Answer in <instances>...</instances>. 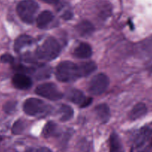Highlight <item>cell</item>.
Returning a JSON list of instances; mask_svg holds the SVG:
<instances>
[{
  "mask_svg": "<svg viewBox=\"0 0 152 152\" xmlns=\"http://www.w3.org/2000/svg\"><path fill=\"white\" fill-rule=\"evenodd\" d=\"M79 65L80 68H81L82 77H86V76L90 75L92 73L94 72L96 70V69H97V66L93 61L82 63V64H80Z\"/></svg>",
  "mask_w": 152,
  "mask_h": 152,
  "instance_id": "19",
  "label": "cell"
},
{
  "mask_svg": "<svg viewBox=\"0 0 152 152\" xmlns=\"http://www.w3.org/2000/svg\"><path fill=\"white\" fill-rule=\"evenodd\" d=\"M55 76L61 82H72L82 78L79 64L66 61L60 63L55 70Z\"/></svg>",
  "mask_w": 152,
  "mask_h": 152,
  "instance_id": "1",
  "label": "cell"
},
{
  "mask_svg": "<svg viewBox=\"0 0 152 152\" xmlns=\"http://www.w3.org/2000/svg\"><path fill=\"white\" fill-rule=\"evenodd\" d=\"M57 130H58V126L56 124L53 122H49L43 130V136L46 138L52 137L55 134H56Z\"/></svg>",
  "mask_w": 152,
  "mask_h": 152,
  "instance_id": "20",
  "label": "cell"
},
{
  "mask_svg": "<svg viewBox=\"0 0 152 152\" xmlns=\"http://www.w3.org/2000/svg\"><path fill=\"white\" fill-rule=\"evenodd\" d=\"M150 145L152 147V137H151V142H150Z\"/></svg>",
  "mask_w": 152,
  "mask_h": 152,
  "instance_id": "27",
  "label": "cell"
},
{
  "mask_svg": "<svg viewBox=\"0 0 152 152\" xmlns=\"http://www.w3.org/2000/svg\"><path fill=\"white\" fill-rule=\"evenodd\" d=\"M39 5L34 0H23L17 5V13L22 21L28 24L34 23Z\"/></svg>",
  "mask_w": 152,
  "mask_h": 152,
  "instance_id": "3",
  "label": "cell"
},
{
  "mask_svg": "<svg viewBox=\"0 0 152 152\" xmlns=\"http://www.w3.org/2000/svg\"><path fill=\"white\" fill-rule=\"evenodd\" d=\"M148 109L146 105L144 103L137 104L134 105V107L131 110L129 114V118L131 120H137V119H140V118L143 117V116L147 113Z\"/></svg>",
  "mask_w": 152,
  "mask_h": 152,
  "instance_id": "14",
  "label": "cell"
},
{
  "mask_svg": "<svg viewBox=\"0 0 152 152\" xmlns=\"http://www.w3.org/2000/svg\"><path fill=\"white\" fill-rule=\"evenodd\" d=\"M0 61L3 64H12L14 61V58L12 55L9 54H4L0 57Z\"/></svg>",
  "mask_w": 152,
  "mask_h": 152,
  "instance_id": "22",
  "label": "cell"
},
{
  "mask_svg": "<svg viewBox=\"0 0 152 152\" xmlns=\"http://www.w3.org/2000/svg\"><path fill=\"white\" fill-rule=\"evenodd\" d=\"M61 50V46L58 40L55 37H49L37 49L36 56L42 61H51L60 55Z\"/></svg>",
  "mask_w": 152,
  "mask_h": 152,
  "instance_id": "2",
  "label": "cell"
},
{
  "mask_svg": "<svg viewBox=\"0 0 152 152\" xmlns=\"http://www.w3.org/2000/svg\"><path fill=\"white\" fill-rule=\"evenodd\" d=\"M76 31L78 32V34L84 37L90 36L94 31V26L90 22L84 21L81 22L79 24L76 26Z\"/></svg>",
  "mask_w": 152,
  "mask_h": 152,
  "instance_id": "15",
  "label": "cell"
},
{
  "mask_svg": "<svg viewBox=\"0 0 152 152\" xmlns=\"http://www.w3.org/2000/svg\"><path fill=\"white\" fill-rule=\"evenodd\" d=\"M66 97L72 103L79 105L80 107H88L93 102L92 98L86 97L85 95L81 90L77 89H70L66 93Z\"/></svg>",
  "mask_w": 152,
  "mask_h": 152,
  "instance_id": "7",
  "label": "cell"
},
{
  "mask_svg": "<svg viewBox=\"0 0 152 152\" xmlns=\"http://www.w3.org/2000/svg\"><path fill=\"white\" fill-rule=\"evenodd\" d=\"M25 129V123L22 120H18L14 123L12 128V132L15 134H21Z\"/></svg>",
  "mask_w": 152,
  "mask_h": 152,
  "instance_id": "21",
  "label": "cell"
},
{
  "mask_svg": "<svg viewBox=\"0 0 152 152\" xmlns=\"http://www.w3.org/2000/svg\"><path fill=\"white\" fill-rule=\"evenodd\" d=\"M12 84L17 89L26 90L31 88L32 86V80L26 75L17 73L13 77Z\"/></svg>",
  "mask_w": 152,
  "mask_h": 152,
  "instance_id": "8",
  "label": "cell"
},
{
  "mask_svg": "<svg viewBox=\"0 0 152 152\" xmlns=\"http://www.w3.org/2000/svg\"><path fill=\"white\" fill-rule=\"evenodd\" d=\"M26 152H52L49 148L46 147L30 148L26 151Z\"/></svg>",
  "mask_w": 152,
  "mask_h": 152,
  "instance_id": "23",
  "label": "cell"
},
{
  "mask_svg": "<svg viewBox=\"0 0 152 152\" xmlns=\"http://www.w3.org/2000/svg\"><path fill=\"white\" fill-rule=\"evenodd\" d=\"M60 119L62 122H67L72 118L74 115V110L70 106L66 104H63L59 109Z\"/></svg>",
  "mask_w": 152,
  "mask_h": 152,
  "instance_id": "18",
  "label": "cell"
},
{
  "mask_svg": "<svg viewBox=\"0 0 152 152\" xmlns=\"http://www.w3.org/2000/svg\"><path fill=\"white\" fill-rule=\"evenodd\" d=\"M35 93L38 96L52 101H57L62 99L64 94L58 87L52 83H44L37 86Z\"/></svg>",
  "mask_w": 152,
  "mask_h": 152,
  "instance_id": "6",
  "label": "cell"
},
{
  "mask_svg": "<svg viewBox=\"0 0 152 152\" xmlns=\"http://www.w3.org/2000/svg\"><path fill=\"white\" fill-rule=\"evenodd\" d=\"M96 117L102 123H106L110 118V108L106 104H101L97 105L94 110Z\"/></svg>",
  "mask_w": 152,
  "mask_h": 152,
  "instance_id": "13",
  "label": "cell"
},
{
  "mask_svg": "<svg viewBox=\"0 0 152 152\" xmlns=\"http://www.w3.org/2000/svg\"><path fill=\"white\" fill-rule=\"evenodd\" d=\"M110 84V79L104 73H99L93 76L88 85V90L90 94L99 96L104 93Z\"/></svg>",
  "mask_w": 152,
  "mask_h": 152,
  "instance_id": "4",
  "label": "cell"
},
{
  "mask_svg": "<svg viewBox=\"0 0 152 152\" xmlns=\"http://www.w3.org/2000/svg\"><path fill=\"white\" fill-rule=\"evenodd\" d=\"M48 105L43 101L35 98H29L23 104V110L28 116H36L45 113L48 110Z\"/></svg>",
  "mask_w": 152,
  "mask_h": 152,
  "instance_id": "5",
  "label": "cell"
},
{
  "mask_svg": "<svg viewBox=\"0 0 152 152\" xmlns=\"http://www.w3.org/2000/svg\"><path fill=\"white\" fill-rule=\"evenodd\" d=\"M73 55L75 57L80 59H87L92 56L93 50H92L91 46L88 43H81L75 49Z\"/></svg>",
  "mask_w": 152,
  "mask_h": 152,
  "instance_id": "11",
  "label": "cell"
},
{
  "mask_svg": "<svg viewBox=\"0 0 152 152\" xmlns=\"http://www.w3.org/2000/svg\"><path fill=\"white\" fill-rule=\"evenodd\" d=\"M54 20V15L51 11H44L37 17V26L39 28L45 29L49 26Z\"/></svg>",
  "mask_w": 152,
  "mask_h": 152,
  "instance_id": "10",
  "label": "cell"
},
{
  "mask_svg": "<svg viewBox=\"0 0 152 152\" xmlns=\"http://www.w3.org/2000/svg\"><path fill=\"white\" fill-rule=\"evenodd\" d=\"M40 1L45 2V3L50 4V5H55L59 2V0H40Z\"/></svg>",
  "mask_w": 152,
  "mask_h": 152,
  "instance_id": "25",
  "label": "cell"
},
{
  "mask_svg": "<svg viewBox=\"0 0 152 152\" xmlns=\"http://www.w3.org/2000/svg\"><path fill=\"white\" fill-rule=\"evenodd\" d=\"M110 152H125L119 136L113 133L110 138Z\"/></svg>",
  "mask_w": 152,
  "mask_h": 152,
  "instance_id": "17",
  "label": "cell"
},
{
  "mask_svg": "<svg viewBox=\"0 0 152 152\" xmlns=\"http://www.w3.org/2000/svg\"><path fill=\"white\" fill-rule=\"evenodd\" d=\"M138 49L142 56L145 58L152 59V35L140 42Z\"/></svg>",
  "mask_w": 152,
  "mask_h": 152,
  "instance_id": "9",
  "label": "cell"
},
{
  "mask_svg": "<svg viewBox=\"0 0 152 152\" xmlns=\"http://www.w3.org/2000/svg\"><path fill=\"white\" fill-rule=\"evenodd\" d=\"M72 15L71 13L67 12L64 14L63 17H64V19H65V20H70V19L72 18Z\"/></svg>",
  "mask_w": 152,
  "mask_h": 152,
  "instance_id": "26",
  "label": "cell"
},
{
  "mask_svg": "<svg viewBox=\"0 0 152 152\" xmlns=\"http://www.w3.org/2000/svg\"><path fill=\"white\" fill-rule=\"evenodd\" d=\"M151 129L149 127L145 126L142 128L137 134V137L135 139V145L137 148H141L144 145L148 140L150 139L151 135Z\"/></svg>",
  "mask_w": 152,
  "mask_h": 152,
  "instance_id": "12",
  "label": "cell"
},
{
  "mask_svg": "<svg viewBox=\"0 0 152 152\" xmlns=\"http://www.w3.org/2000/svg\"><path fill=\"white\" fill-rule=\"evenodd\" d=\"M15 107H16L15 102H8V103H7L5 105V107H4V110H5L6 113H12L13 111L14 110V109H15Z\"/></svg>",
  "mask_w": 152,
  "mask_h": 152,
  "instance_id": "24",
  "label": "cell"
},
{
  "mask_svg": "<svg viewBox=\"0 0 152 152\" xmlns=\"http://www.w3.org/2000/svg\"><path fill=\"white\" fill-rule=\"evenodd\" d=\"M34 43V39L31 36L26 34L20 35L16 39L14 43V50L19 52L26 46H28Z\"/></svg>",
  "mask_w": 152,
  "mask_h": 152,
  "instance_id": "16",
  "label": "cell"
},
{
  "mask_svg": "<svg viewBox=\"0 0 152 152\" xmlns=\"http://www.w3.org/2000/svg\"><path fill=\"white\" fill-rule=\"evenodd\" d=\"M131 152H133V151H131Z\"/></svg>",
  "mask_w": 152,
  "mask_h": 152,
  "instance_id": "28",
  "label": "cell"
}]
</instances>
